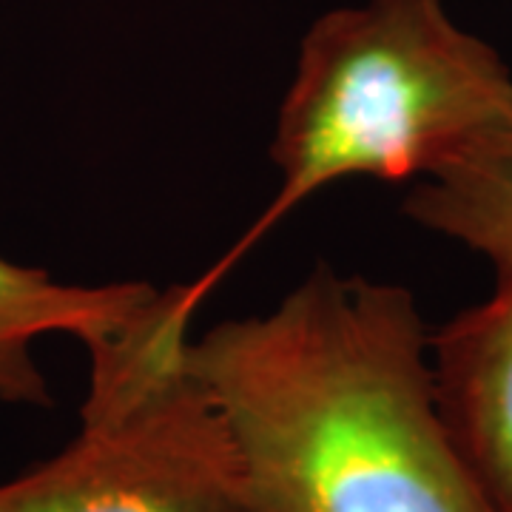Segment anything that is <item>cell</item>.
I'll list each match as a JSON object with an SVG mask.
<instances>
[{
    "label": "cell",
    "instance_id": "277c9868",
    "mask_svg": "<svg viewBox=\"0 0 512 512\" xmlns=\"http://www.w3.org/2000/svg\"><path fill=\"white\" fill-rule=\"evenodd\" d=\"M430 336L439 413L490 512H512V271Z\"/></svg>",
    "mask_w": 512,
    "mask_h": 512
},
{
    "label": "cell",
    "instance_id": "3957f363",
    "mask_svg": "<svg viewBox=\"0 0 512 512\" xmlns=\"http://www.w3.org/2000/svg\"><path fill=\"white\" fill-rule=\"evenodd\" d=\"M205 296L202 279L174 285L89 345L77 439L0 484V512H254L234 441L188 365Z\"/></svg>",
    "mask_w": 512,
    "mask_h": 512
},
{
    "label": "cell",
    "instance_id": "6da1fadb",
    "mask_svg": "<svg viewBox=\"0 0 512 512\" xmlns=\"http://www.w3.org/2000/svg\"><path fill=\"white\" fill-rule=\"evenodd\" d=\"M254 512H490L436 399L402 285L316 265L274 311L188 345Z\"/></svg>",
    "mask_w": 512,
    "mask_h": 512
},
{
    "label": "cell",
    "instance_id": "8992f818",
    "mask_svg": "<svg viewBox=\"0 0 512 512\" xmlns=\"http://www.w3.org/2000/svg\"><path fill=\"white\" fill-rule=\"evenodd\" d=\"M404 214L487 256L495 274H510L512 134L490 154L447 168L416 185L404 200Z\"/></svg>",
    "mask_w": 512,
    "mask_h": 512
},
{
    "label": "cell",
    "instance_id": "5b68a950",
    "mask_svg": "<svg viewBox=\"0 0 512 512\" xmlns=\"http://www.w3.org/2000/svg\"><path fill=\"white\" fill-rule=\"evenodd\" d=\"M146 282L100 288L63 285L40 268L0 256V402L49 407L52 393L32 345L49 333H69L86 348L126 328L157 299Z\"/></svg>",
    "mask_w": 512,
    "mask_h": 512
},
{
    "label": "cell",
    "instance_id": "7a4b0ae2",
    "mask_svg": "<svg viewBox=\"0 0 512 512\" xmlns=\"http://www.w3.org/2000/svg\"><path fill=\"white\" fill-rule=\"evenodd\" d=\"M512 134V72L444 0H365L330 9L302 37L276 117L279 188L248 234L214 262L228 268L299 202L345 177H436Z\"/></svg>",
    "mask_w": 512,
    "mask_h": 512
}]
</instances>
